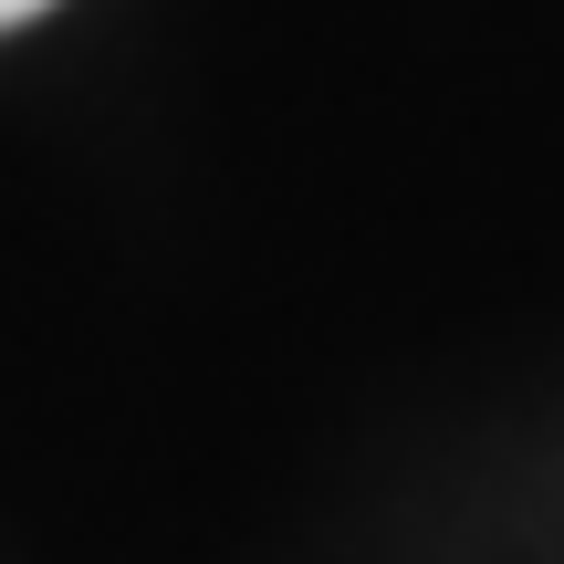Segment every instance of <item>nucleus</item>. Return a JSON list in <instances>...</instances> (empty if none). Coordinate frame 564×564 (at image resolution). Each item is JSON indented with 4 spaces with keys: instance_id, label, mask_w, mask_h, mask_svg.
Instances as JSON below:
<instances>
[{
    "instance_id": "obj_1",
    "label": "nucleus",
    "mask_w": 564,
    "mask_h": 564,
    "mask_svg": "<svg viewBox=\"0 0 564 564\" xmlns=\"http://www.w3.org/2000/svg\"><path fill=\"white\" fill-rule=\"evenodd\" d=\"M32 11H53V0H0V32H11V21H32Z\"/></svg>"
}]
</instances>
